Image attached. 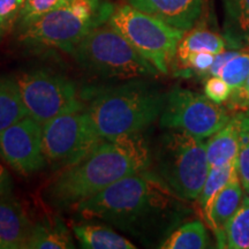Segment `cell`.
Listing matches in <instances>:
<instances>
[{"instance_id": "cell-21", "label": "cell", "mask_w": 249, "mask_h": 249, "mask_svg": "<svg viewBox=\"0 0 249 249\" xmlns=\"http://www.w3.org/2000/svg\"><path fill=\"white\" fill-rule=\"evenodd\" d=\"M218 247L249 249V196L244 195L240 207L224 227Z\"/></svg>"}, {"instance_id": "cell-9", "label": "cell", "mask_w": 249, "mask_h": 249, "mask_svg": "<svg viewBox=\"0 0 249 249\" xmlns=\"http://www.w3.org/2000/svg\"><path fill=\"white\" fill-rule=\"evenodd\" d=\"M103 141L85 108L61 114L43 124L45 160L54 169L76 164Z\"/></svg>"}, {"instance_id": "cell-11", "label": "cell", "mask_w": 249, "mask_h": 249, "mask_svg": "<svg viewBox=\"0 0 249 249\" xmlns=\"http://www.w3.org/2000/svg\"><path fill=\"white\" fill-rule=\"evenodd\" d=\"M0 156L17 172L29 176L45 166L43 126L29 116L0 134Z\"/></svg>"}, {"instance_id": "cell-15", "label": "cell", "mask_w": 249, "mask_h": 249, "mask_svg": "<svg viewBox=\"0 0 249 249\" xmlns=\"http://www.w3.org/2000/svg\"><path fill=\"white\" fill-rule=\"evenodd\" d=\"M242 191L244 188H242L240 179H239L238 172H235L230 179V181L223 187L222 191L218 193L216 200L213 202V210H211V220L209 225L216 234L218 241L222 238L223 230L226 223L240 207L242 198H244Z\"/></svg>"}, {"instance_id": "cell-5", "label": "cell", "mask_w": 249, "mask_h": 249, "mask_svg": "<svg viewBox=\"0 0 249 249\" xmlns=\"http://www.w3.org/2000/svg\"><path fill=\"white\" fill-rule=\"evenodd\" d=\"M71 54L87 71L107 79L132 80L157 73L108 22L90 30Z\"/></svg>"}, {"instance_id": "cell-1", "label": "cell", "mask_w": 249, "mask_h": 249, "mask_svg": "<svg viewBox=\"0 0 249 249\" xmlns=\"http://www.w3.org/2000/svg\"><path fill=\"white\" fill-rule=\"evenodd\" d=\"M180 197L150 170L124 177L98 194L74 204L85 219H98L142 240L160 236L186 213Z\"/></svg>"}, {"instance_id": "cell-7", "label": "cell", "mask_w": 249, "mask_h": 249, "mask_svg": "<svg viewBox=\"0 0 249 249\" xmlns=\"http://www.w3.org/2000/svg\"><path fill=\"white\" fill-rule=\"evenodd\" d=\"M157 71L169 73L186 31L165 23L132 5L114 9L107 21Z\"/></svg>"}, {"instance_id": "cell-32", "label": "cell", "mask_w": 249, "mask_h": 249, "mask_svg": "<svg viewBox=\"0 0 249 249\" xmlns=\"http://www.w3.org/2000/svg\"><path fill=\"white\" fill-rule=\"evenodd\" d=\"M248 193H249V192H248Z\"/></svg>"}, {"instance_id": "cell-12", "label": "cell", "mask_w": 249, "mask_h": 249, "mask_svg": "<svg viewBox=\"0 0 249 249\" xmlns=\"http://www.w3.org/2000/svg\"><path fill=\"white\" fill-rule=\"evenodd\" d=\"M133 7L181 30L192 29L202 13L203 0H129Z\"/></svg>"}, {"instance_id": "cell-20", "label": "cell", "mask_w": 249, "mask_h": 249, "mask_svg": "<svg viewBox=\"0 0 249 249\" xmlns=\"http://www.w3.org/2000/svg\"><path fill=\"white\" fill-rule=\"evenodd\" d=\"M225 50V37L204 28H197L187 35H183L179 43L176 57H178L180 64H182L189 55L195 52H210L213 54H218Z\"/></svg>"}, {"instance_id": "cell-19", "label": "cell", "mask_w": 249, "mask_h": 249, "mask_svg": "<svg viewBox=\"0 0 249 249\" xmlns=\"http://www.w3.org/2000/svg\"><path fill=\"white\" fill-rule=\"evenodd\" d=\"M27 116L17 80L0 76V134Z\"/></svg>"}, {"instance_id": "cell-29", "label": "cell", "mask_w": 249, "mask_h": 249, "mask_svg": "<svg viewBox=\"0 0 249 249\" xmlns=\"http://www.w3.org/2000/svg\"><path fill=\"white\" fill-rule=\"evenodd\" d=\"M24 0H0V33L13 23L23 7Z\"/></svg>"}, {"instance_id": "cell-23", "label": "cell", "mask_w": 249, "mask_h": 249, "mask_svg": "<svg viewBox=\"0 0 249 249\" xmlns=\"http://www.w3.org/2000/svg\"><path fill=\"white\" fill-rule=\"evenodd\" d=\"M236 172V163H230L222 167H210L208 172L207 179L202 188L201 194L198 196V203L201 205L202 213L208 225H210L211 210H213V202L216 200L218 193L230 181L232 176Z\"/></svg>"}, {"instance_id": "cell-27", "label": "cell", "mask_w": 249, "mask_h": 249, "mask_svg": "<svg viewBox=\"0 0 249 249\" xmlns=\"http://www.w3.org/2000/svg\"><path fill=\"white\" fill-rule=\"evenodd\" d=\"M232 89L227 85L222 77L219 76H211L207 80L204 86V93L207 97H209L211 101L218 104L227 102V99L231 96Z\"/></svg>"}, {"instance_id": "cell-25", "label": "cell", "mask_w": 249, "mask_h": 249, "mask_svg": "<svg viewBox=\"0 0 249 249\" xmlns=\"http://www.w3.org/2000/svg\"><path fill=\"white\" fill-rule=\"evenodd\" d=\"M236 172L246 192H249V117L241 113L240 147L236 157Z\"/></svg>"}, {"instance_id": "cell-22", "label": "cell", "mask_w": 249, "mask_h": 249, "mask_svg": "<svg viewBox=\"0 0 249 249\" xmlns=\"http://www.w3.org/2000/svg\"><path fill=\"white\" fill-rule=\"evenodd\" d=\"M210 247V238L201 220L182 224L161 242L163 249H204Z\"/></svg>"}, {"instance_id": "cell-8", "label": "cell", "mask_w": 249, "mask_h": 249, "mask_svg": "<svg viewBox=\"0 0 249 249\" xmlns=\"http://www.w3.org/2000/svg\"><path fill=\"white\" fill-rule=\"evenodd\" d=\"M28 116L44 124L49 120L82 110L83 104L73 81L49 70H33L15 77Z\"/></svg>"}, {"instance_id": "cell-17", "label": "cell", "mask_w": 249, "mask_h": 249, "mask_svg": "<svg viewBox=\"0 0 249 249\" xmlns=\"http://www.w3.org/2000/svg\"><path fill=\"white\" fill-rule=\"evenodd\" d=\"M225 39L232 49L249 48V0H223Z\"/></svg>"}, {"instance_id": "cell-30", "label": "cell", "mask_w": 249, "mask_h": 249, "mask_svg": "<svg viewBox=\"0 0 249 249\" xmlns=\"http://www.w3.org/2000/svg\"><path fill=\"white\" fill-rule=\"evenodd\" d=\"M227 101L226 107L229 110L249 111V76L241 88L233 90Z\"/></svg>"}, {"instance_id": "cell-31", "label": "cell", "mask_w": 249, "mask_h": 249, "mask_svg": "<svg viewBox=\"0 0 249 249\" xmlns=\"http://www.w3.org/2000/svg\"><path fill=\"white\" fill-rule=\"evenodd\" d=\"M12 192V180L5 167L0 164V196L9 195Z\"/></svg>"}, {"instance_id": "cell-2", "label": "cell", "mask_w": 249, "mask_h": 249, "mask_svg": "<svg viewBox=\"0 0 249 249\" xmlns=\"http://www.w3.org/2000/svg\"><path fill=\"white\" fill-rule=\"evenodd\" d=\"M152 158L142 133L104 140L83 160L65 167L49 188V198L61 208L98 194L108 186L150 169Z\"/></svg>"}, {"instance_id": "cell-18", "label": "cell", "mask_w": 249, "mask_h": 249, "mask_svg": "<svg viewBox=\"0 0 249 249\" xmlns=\"http://www.w3.org/2000/svg\"><path fill=\"white\" fill-rule=\"evenodd\" d=\"M71 233L58 218L34 224L27 249L74 248Z\"/></svg>"}, {"instance_id": "cell-10", "label": "cell", "mask_w": 249, "mask_h": 249, "mask_svg": "<svg viewBox=\"0 0 249 249\" xmlns=\"http://www.w3.org/2000/svg\"><path fill=\"white\" fill-rule=\"evenodd\" d=\"M231 119L229 108L201 93L174 88L165 95L160 126L180 129L200 139H207L222 129Z\"/></svg>"}, {"instance_id": "cell-26", "label": "cell", "mask_w": 249, "mask_h": 249, "mask_svg": "<svg viewBox=\"0 0 249 249\" xmlns=\"http://www.w3.org/2000/svg\"><path fill=\"white\" fill-rule=\"evenodd\" d=\"M71 0H24L20 12L21 26L28 27L43 15L68 4Z\"/></svg>"}, {"instance_id": "cell-4", "label": "cell", "mask_w": 249, "mask_h": 249, "mask_svg": "<svg viewBox=\"0 0 249 249\" xmlns=\"http://www.w3.org/2000/svg\"><path fill=\"white\" fill-rule=\"evenodd\" d=\"M155 173L186 201L197 200L209 172L203 139L180 129H167L158 140Z\"/></svg>"}, {"instance_id": "cell-24", "label": "cell", "mask_w": 249, "mask_h": 249, "mask_svg": "<svg viewBox=\"0 0 249 249\" xmlns=\"http://www.w3.org/2000/svg\"><path fill=\"white\" fill-rule=\"evenodd\" d=\"M217 76L227 82L232 91L241 88L249 76V52L234 50L233 53L220 66Z\"/></svg>"}, {"instance_id": "cell-14", "label": "cell", "mask_w": 249, "mask_h": 249, "mask_svg": "<svg viewBox=\"0 0 249 249\" xmlns=\"http://www.w3.org/2000/svg\"><path fill=\"white\" fill-rule=\"evenodd\" d=\"M240 121L241 113L231 117L229 123L205 143L210 167H222L236 160L240 147Z\"/></svg>"}, {"instance_id": "cell-3", "label": "cell", "mask_w": 249, "mask_h": 249, "mask_svg": "<svg viewBox=\"0 0 249 249\" xmlns=\"http://www.w3.org/2000/svg\"><path fill=\"white\" fill-rule=\"evenodd\" d=\"M165 96L144 81H130L124 85L95 92L85 108L101 138L142 133L160 117Z\"/></svg>"}, {"instance_id": "cell-6", "label": "cell", "mask_w": 249, "mask_h": 249, "mask_svg": "<svg viewBox=\"0 0 249 249\" xmlns=\"http://www.w3.org/2000/svg\"><path fill=\"white\" fill-rule=\"evenodd\" d=\"M112 12L110 5H101L99 0H71L24 28L21 40L71 53L90 30L108 21Z\"/></svg>"}, {"instance_id": "cell-13", "label": "cell", "mask_w": 249, "mask_h": 249, "mask_svg": "<svg viewBox=\"0 0 249 249\" xmlns=\"http://www.w3.org/2000/svg\"><path fill=\"white\" fill-rule=\"evenodd\" d=\"M0 196V249H27L34 224L17 201Z\"/></svg>"}, {"instance_id": "cell-28", "label": "cell", "mask_w": 249, "mask_h": 249, "mask_svg": "<svg viewBox=\"0 0 249 249\" xmlns=\"http://www.w3.org/2000/svg\"><path fill=\"white\" fill-rule=\"evenodd\" d=\"M214 55L210 52H195L192 53L185 61L182 62V66L185 71H195L198 74H209V71L213 66Z\"/></svg>"}, {"instance_id": "cell-16", "label": "cell", "mask_w": 249, "mask_h": 249, "mask_svg": "<svg viewBox=\"0 0 249 249\" xmlns=\"http://www.w3.org/2000/svg\"><path fill=\"white\" fill-rule=\"evenodd\" d=\"M74 235L86 249H134L136 246L128 239L107 226L91 223L73 225Z\"/></svg>"}]
</instances>
